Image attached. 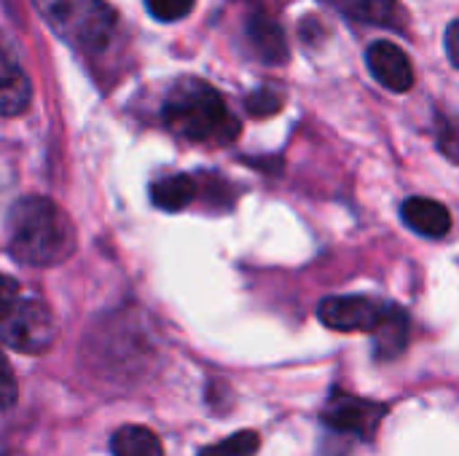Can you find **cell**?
Returning <instances> with one entry per match:
<instances>
[{
    "mask_svg": "<svg viewBox=\"0 0 459 456\" xmlns=\"http://www.w3.org/2000/svg\"><path fill=\"white\" fill-rule=\"evenodd\" d=\"M374 336V344H377V357L379 360H393L398 357L406 344H409V314L395 306V304H387L377 331L371 333Z\"/></svg>",
    "mask_w": 459,
    "mask_h": 456,
    "instance_id": "obj_11",
    "label": "cell"
},
{
    "mask_svg": "<svg viewBox=\"0 0 459 456\" xmlns=\"http://www.w3.org/2000/svg\"><path fill=\"white\" fill-rule=\"evenodd\" d=\"M245 108H247V113H250L253 118H269V116L280 113V108H282V94H280L277 89H272V86H261V89H255L253 94H247Z\"/></svg>",
    "mask_w": 459,
    "mask_h": 456,
    "instance_id": "obj_16",
    "label": "cell"
},
{
    "mask_svg": "<svg viewBox=\"0 0 459 456\" xmlns=\"http://www.w3.org/2000/svg\"><path fill=\"white\" fill-rule=\"evenodd\" d=\"M436 140H438V148L441 153L459 164V126L452 124L449 118H438V129H436Z\"/></svg>",
    "mask_w": 459,
    "mask_h": 456,
    "instance_id": "obj_18",
    "label": "cell"
},
{
    "mask_svg": "<svg viewBox=\"0 0 459 456\" xmlns=\"http://www.w3.org/2000/svg\"><path fill=\"white\" fill-rule=\"evenodd\" d=\"M75 226L48 196H24L11 210V255L35 269L65 263L75 253Z\"/></svg>",
    "mask_w": 459,
    "mask_h": 456,
    "instance_id": "obj_1",
    "label": "cell"
},
{
    "mask_svg": "<svg viewBox=\"0 0 459 456\" xmlns=\"http://www.w3.org/2000/svg\"><path fill=\"white\" fill-rule=\"evenodd\" d=\"M258 449H261V438L253 430H245V433L229 435L221 443H212V446L202 449L199 456H255Z\"/></svg>",
    "mask_w": 459,
    "mask_h": 456,
    "instance_id": "obj_15",
    "label": "cell"
},
{
    "mask_svg": "<svg viewBox=\"0 0 459 456\" xmlns=\"http://www.w3.org/2000/svg\"><path fill=\"white\" fill-rule=\"evenodd\" d=\"M54 32L70 46L97 54L116 30V13L105 0H35Z\"/></svg>",
    "mask_w": 459,
    "mask_h": 456,
    "instance_id": "obj_3",
    "label": "cell"
},
{
    "mask_svg": "<svg viewBox=\"0 0 459 456\" xmlns=\"http://www.w3.org/2000/svg\"><path fill=\"white\" fill-rule=\"evenodd\" d=\"M161 118L175 134L194 142H231L239 134V121L229 113L221 91L199 78H183L172 86Z\"/></svg>",
    "mask_w": 459,
    "mask_h": 456,
    "instance_id": "obj_2",
    "label": "cell"
},
{
    "mask_svg": "<svg viewBox=\"0 0 459 456\" xmlns=\"http://www.w3.org/2000/svg\"><path fill=\"white\" fill-rule=\"evenodd\" d=\"M16 301H19V285L11 277L0 274V323L11 314Z\"/></svg>",
    "mask_w": 459,
    "mask_h": 456,
    "instance_id": "obj_20",
    "label": "cell"
},
{
    "mask_svg": "<svg viewBox=\"0 0 459 456\" xmlns=\"http://www.w3.org/2000/svg\"><path fill=\"white\" fill-rule=\"evenodd\" d=\"M196 196V183L188 175H169L151 185V202L164 212L186 210Z\"/></svg>",
    "mask_w": 459,
    "mask_h": 456,
    "instance_id": "obj_12",
    "label": "cell"
},
{
    "mask_svg": "<svg viewBox=\"0 0 459 456\" xmlns=\"http://www.w3.org/2000/svg\"><path fill=\"white\" fill-rule=\"evenodd\" d=\"M145 8L159 22H180L194 11V0H145Z\"/></svg>",
    "mask_w": 459,
    "mask_h": 456,
    "instance_id": "obj_17",
    "label": "cell"
},
{
    "mask_svg": "<svg viewBox=\"0 0 459 456\" xmlns=\"http://www.w3.org/2000/svg\"><path fill=\"white\" fill-rule=\"evenodd\" d=\"M110 452L113 456H164L156 433H151L148 427H137V425H126L116 430L110 441Z\"/></svg>",
    "mask_w": 459,
    "mask_h": 456,
    "instance_id": "obj_13",
    "label": "cell"
},
{
    "mask_svg": "<svg viewBox=\"0 0 459 456\" xmlns=\"http://www.w3.org/2000/svg\"><path fill=\"white\" fill-rule=\"evenodd\" d=\"M247 38H250V46L253 51L269 62V65H285L290 51H288V40H285V32L282 27L264 11H253L247 16Z\"/></svg>",
    "mask_w": 459,
    "mask_h": 456,
    "instance_id": "obj_9",
    "label": "cell"
},
{
    "mask_svg": "<svg viewBox=\"0 0 459 456\" xmlns=\"http://www.w3.org/2000/svg\"><path fill=\"white\" fill-rule=\"evenodd\" d=\"M368 70L390 91H409L414 86V67L406 51L398 43L377 40L368 46Z\"/></svg>",
    "mask_w": 459,
    "mask_h": 456,
    "instance_id": "obj_8",
    "label": "cell"
},
{
    "mask_svg": "<svg viewBox=\"0 0 459 456\" xmlns=\"http://www.w3.org/2000/svg\"><path fill=\"white\" fill-rule=\"evenodd\" d=\"M387 304L371 296H333L325 298L317 309V317L325 328L339 333H374Z\"/></svg>",
    "mask_w": 459,
    "mask_h": 456,
    "instance_id": "obj_5",
    "label": "cell"
},
{
    "mask_svg": "<svg viewBox=\"0 0 459 456\" xmlns=\"http://www.w3.org/2000/svg\"><path fill=\"white\" fill-rule=\"evenodd\" d=\"M16 379H13V371H11V363L5 360L3 349H0V409H11L16 403Z\"/></svg>",
    "mask_w": 459,
    "mask_h": 456,
    "instance_id": "obj_19",
    "label": "cell"
},
{
    "mask_svg": "<svg viewBox=\"0 0 459 456\" xmlns=\"http://www.w3.org/2000/svg\"><path fill=\"white\" fill-rule=\"evenodd\" d=\"M32 83L16 56V51L0 35V116L13 118L30 108Z\"/></svg>",
    "mask_w": 459,
    "mask_h": 456,
    "instance_id": "obj_7",
    "label": "cell"
},
{
    "mask_svg": "<svg viewBox=\"0 0 459 456\" xmlns=\"http://www.w3.org/2000/svg\"><path fill=\"white\" fill-rule=\"evenodd\" d=\"M56 320L43 301H16L11 314L3 320V341L24 355H40L54 344Z\"/></svg>",
    "mask_w": 459,
    "mask_h": 456,
    "instance_id": "obj_4",
    "label": "cell"
},
{
    "mask_svg": "<svg viewBox=\"0 0 459 456\" xmlns=\"http://www.w3.org/2000/svg\"><path fill=\"white\" fill-rule=\"evenodd\" d=\"M352 13L368 24L393 27V30L403 27V22H406V13L398 0H355Z\"/></svg>",
    "mask_w": 459,
    "mask_h": 456,
    "instance_id": "obj_14",
    "label": "cell"
},
{
    "mask_svg": "<svg viewBox=\"0 0 459 456\" xmlns=\"http://www.w3.org/2000/svg\"><path fill=\"white\" fill-rule=\"evenodd\" d=\"M446 54H449L452 65L459 67V19H455L446 30Z\"/></svg>",
    "mask_w": 459,
    "mask_h": 456,
    "instance_id": "obj_21",
    "label": "cell"
},
{
    "mask_svg": "<svg viewBox=\"0 0 459 456\" xmlns=\"http://www.w3.org/2000/svg\"><path fill=\"white\" fill-rule=\"evenodd\" d=\"M401 215L406 220V226L422 237H430V239H441L449 234L452 228V215L449 210L436 202V199H425V196H411L403 202L401 207Z\"/></svg>",
    "mask_w": 459,
    "mask_h": 456,
    "instance_id": "obj_10",
    "label": "cell"
},
{
    "mask_svg": "<svg viewBox=\"0 0 459 456\" xmlns=\"http://www.w3.org/2000/svg\"><path fill=\"white\" fill-rule=\"evenodd\" d=\"M387 414V406L371 403V400H360V398H350V395H331L325 411H323V422L344 435H355L363 441H371V435L379 427V419Z\"/></svg>",
    "mask_w": 459,
    "mask_h": 456,
    "instance_id": "obj_6",
    "label": "cell"
}]
</instances>
